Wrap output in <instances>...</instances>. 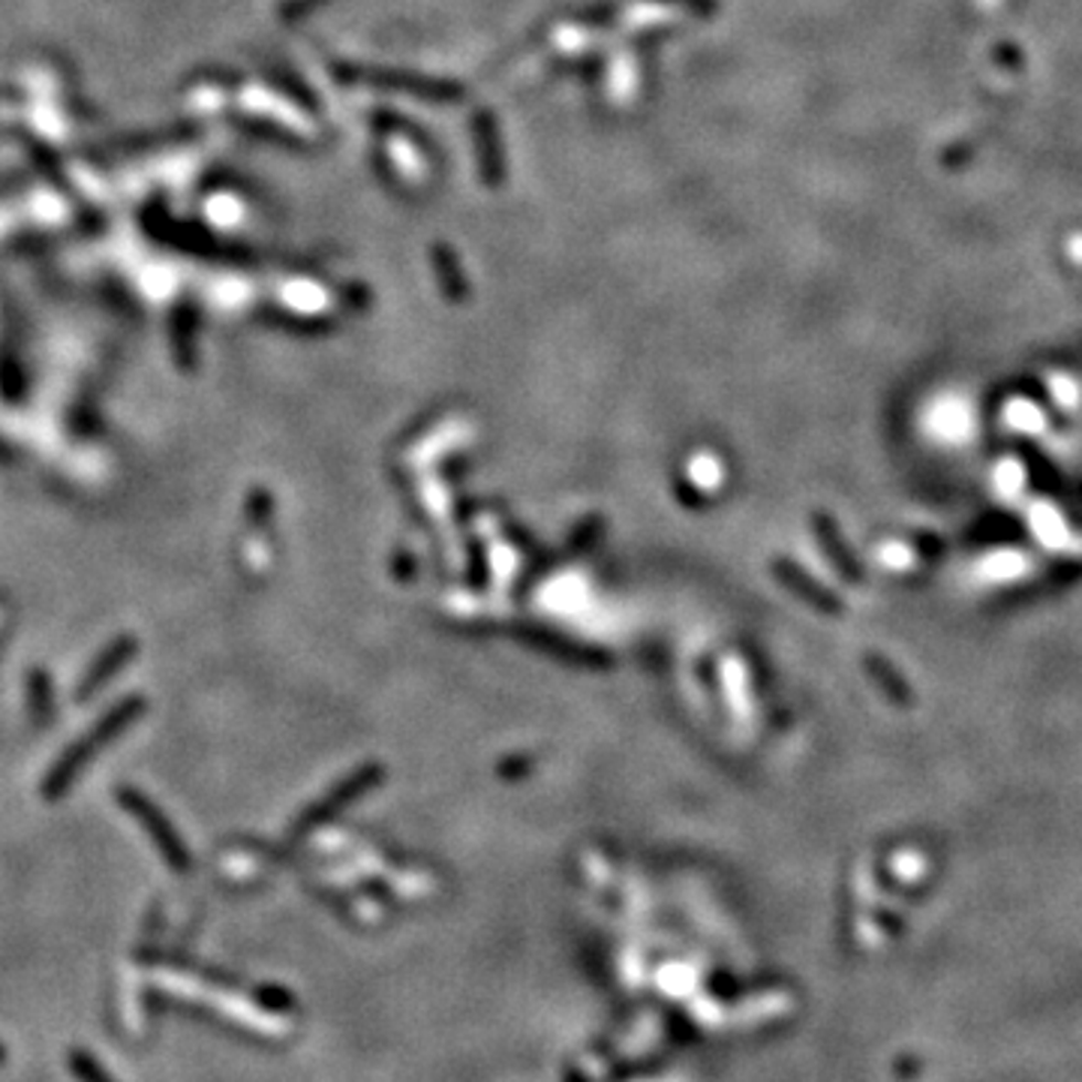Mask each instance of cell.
I'll list each match as a JSON object with an SVG mask.
<instances>
[{"instance_id": "2", "label": "cell", "mask_w": 1082, "mask_h": 1082, "mask_svg": "<svg viewBox=\"0 0 1082 1082\" xmlns=\"http://www.w3.org/2000/svg\"><path fill=\"white\" fill-rule=\"evenodd\" d=\"M118 803H124V809L130 811L132 818L151 834L153 845H157V851L162 855V860L172 866L178 876H187V872H190V855H187L184 842H181L178 830L169 824V818H166V815H162V811L136 788H118Z\"/></svg>"}, {"instance_id": "3", "label": "cell", "mask_w": 1082, "mask_h": 1082, "mask_svg": "<svg viewBox=\"0 0 1082 1082\" xmlns=\"http://www.w3.org/2000/svg\"><path fill=\"white\" fill-rule=\"evenodd\" d=\"M136 653H139V640L132 638V635H120V638L112 640V644L99 653L97 659H94V665L87 668L82 682H78L76 689L78 701L87 703L94 694L103 692L108 682L115 680V673L124 671V668L136 659Z\"/></svg>"}, {"instance_id": "1", "label": "cell", "mask_w": 1082, "mask_h": 1082, "mask_svg": "<svg viewBox=\"0 0 1082 1082\" xmlns=\"http://www.w3.org/2000/svg\"><path fill=\"white\" fill-rule=\"evenodd\" d=\"M145 710H148V703L141 701L139 694H130V698H124L120 703H115L99 722H94V725L87 728L85 734L78 736L76 743L66 749L64 755L57 757V761L52 764V770H49V776H45L43 782L45 800L64 797L66 788L82 776V770H85L87 764H91V761H94V757H97L112 740H115V736L124 734V731H127V728H130Z\"/></svg>"}, {"instance_id": "4", "label": "cell", "mask_w": 1082, "mask_h": 1082, "mask_svg": "<svg viewBox=\"0 0 1082 1082\" xmlns=\"http://www.w3.org/2000/svg\"><path fill=\"white\" fill-rule=\"evenodd\" d=\"M31 694H33V701H31L33 719H36L40 725H45V719L52 715V686H49V680H45L43 671L31 673Z\"/></svg>"}, {"instance_id": "5", "label": "cell", "mask_w": 1082, "mask_h": 1082, "mask_svg": "<svg viewBox=\"0 0 1082 1082\" xmlns=\"http://www.w3.org/2000/svg\"><path fill=\"white\" fill-rule=\"evenodd\" d=\"M70 1068L82 1082H115L87 1052H70Z\"/></svg>"}, {"instance_id": "6", "label": "cell", "mask_w": 1082, "mask_h": 1082, "mask_svg": "<svg viewBox=\"0 0 1082 1082\" xmlns=\"http://www.w3.org/2000/svg\"><path fill=\"white\" fill-rule=\"evenodd\" d=\"M0 1061H3V1050H0Z\"/></svg>"}]
</instances>
